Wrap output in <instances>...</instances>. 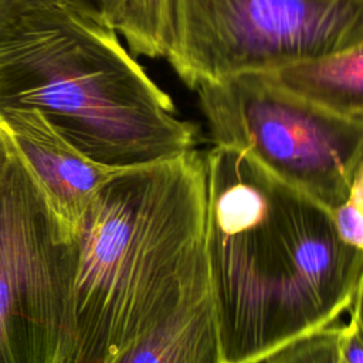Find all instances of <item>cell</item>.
Listing matches in <instances>:
<instances>
[{"label":"cell","mask_w":363,"mask_h":363,"mask_svg":"<svg viewBox=\"0 0 363 363\" xmlns=\"http://www.w3.org/2000/svg\"><path fill=\"white\" fill-rule=\"evenodd\" d=\"M206 162L204 251L225 363H261L349 309L363 251L332 211L240 150Z\"/></svg>","instance_id":"6da1fadb"},{"label":"cell","mask_w":363,"mask_h":363,"mask_svg":"<svg viewBox=\"0 0 363 363\" xmlns=\"http://www.w3.org/2000/svg\"><path fill=\"white\" fill-rule=\"evenodd\" d=\"M206 196V162L196 149L122 169L99 190L75 240L55 363H111L210 294Z\"/></svg>","instance_id":"7a4b0ae2"},{"label":"cell","mask_w":363,"mask_h":363,"mask_svg":"<svg viewBox=\"0 0 363 363\" xmlns=\"http://www.w3.org/2000/svg\"><path fill=\"white\" fill-rule=\"evenodd\" d=\"M118 31L78 0H24L0 28V109L34 108L79 152L128 169L196 149Z\"/></svg>","instance_id":"3957f363"},{"label":"cell","mask_w":363,"mask_h":363,"mask_svg":"<svg viewBox=\"0 0 363 363\" xmlns=\"http://www.w3.org/2000/svg\"><path fill=\"white\" fill-rule=\"evenodd\" d=\"M363 40V0H166L164 58L190 88Z\"/></svg>","instance_id":"277c9868"},{"label":"cell","mask_w":363,"mask_h":363,"mask_svg":"<svg viewBox=\"0 0 363 363\" xmlns=\"http://www.w3.org/2000/svg\"><path fill=\"white\" fill-rule=\"evenodd\" d=\"M194 91L216 145L242 152L329 211L345 203L363 166V122L257 72L204 82Z\"/></svg>","instance_id":"5b68a950"},{"label":"cell","mask_w":363,"mask_h":363,"mask_svg":"<svg viewBox=\"0 0 363 363\" xmlns=\"http://www.w3.org/2000/svg\"><path fill=\"white\" fill-rule=\"evenodd\" d=\"M74 245L11 143L0 180V363L57 362Z\"/></svg>","instance_id":"8992f818"},{"label":"cell","mask_w":363,"mask_h":363,"mask_svg":"<svg viewBox=\"0 0 363 363\" xmlns=\"http://www.w3.org/2000/svg\"><path fill=\"white\" fill-rule=\"evenodd\" d=\"M0 125L35 180L62 237L74 242L99 190L122 169L85 156L34 108H3Z\"/></svg>","instance_id":"52a82bcc"},{"label":"cell","mask_w":363,"mask_h":363,"mask_svg":"<svg viewBox=\"0 0 363 363\" xmlns=\"http://www.w3.org/2000/svg\"><path fill=\"white\" fill-rule=\"evenodd\" d=\"M111 363H225L210 294L180 306Z\"/></svg>","instance_id":"ba28073f"},{"label":"cell","mask_w":363,"mask_h":363,"mask_svg":"<svg viewBox=\"0 0 363 363\" xmlns=\"http://www.w3.org/2000/svg\"><path fill=\"white\" fill-rule=\"evenodd\" d=\"M257 74L328 111L363 122V40L323 58Z\"/></svg>","instance_id":"9c48e42d"},{"label":"cell","mask_w":363,"mask_h":363,"mask_svg":"<svg viewBox=\"0 0 363 363\" xmlns=\"http://www.w3.org/2000/svg\"><path fill=\"white\" fill-rule=\"evenodd\" d=\"M166 0H126L116 26L133 55H164Z\"/></svg>","instance_id":"30bf717a"},{"label":"cell","mask_w":363,"mask_h":363,"mask_svg":"<svg viewBox=\"0 0 363 363\" xmlns=\"http://www.w3.org/2000/svg\"><path fill=\"white\" fill-rule=\"evenodd\" d=\"M265 363H346L340 350V326L328 325L274 352Z\"/></svg>","instance_id":"8fae6325"},{"label":"cell","mask_w":363,"mask_h":363,"mask_svg":"<svg viewBox=\"0 0 363 363\" xmlns=\"http://www.w3.org/2000/svg\"><path fill=\"white\" fill-rule=\"evenodd\" d=\"M340 238L363 251V166L356 174L347 199L332 211Z\"/></svg>","instance_id":"7c38bea8"},{"label":"cell","mask_w":363,"mask_h":363,"mask_svg":"<svg viewBox=\"0 0 363 363\" xmlns=\"http://www.w3.org/2000/svg\"><path fill=\"white\" fill-rule=\"evenodd\" d=\"M340 350L346 363H363V332L352 319L340 326Z\"/></svg>","instance_id":"4fadbf2b"},{"label":"cell","mask_w":363,"mask_h":363,"mask_svg":"<svg viewBox=\"0 0 363 363\" xmlns=\"http://www.w3.org/2000/svg\"><path fill=\"white\" fill-rule=\"evenodd\" d=\"M84 4L88 10L95 13L101 20L111 24L112 27L116 26L122 17L126 0H78Z\"/></svg>","instance_id":"5bb4252c"},{"label":"cell","mask_w":363,"mask_h":363,"mask_svg":"<svg viewBox=\"0 0 363 363\" xmlns=\"http://www.w3.org/2000/svg\"><path fill=\"white\" fill-rule=\"evenodd\" d=\"M349 311H350V319L356 322L363 332V275L357 286V291L354 294V298L349 306Z\"/></svg>","instance_id":"9a60e30c"},{"label":"cell","mask_w":363,"mask_h":363,"mask_svg":"<svg viewBox=\"0 0 363 363\" xmlns=\"http://www.w3.org/2000/svg\"><path fill=\"white\" fill-rule=\"evenodd\" d=\"M10 153H11V140L6 133V130L3 129V126L0 125V180L7 167Z\"/></svg>","instance_id":"2e32d148"},{"label":"cell","mask_w":363,"mask_h":363,"mask_svg":"<svg viewBox=\"0 0 363 363\" xmlns=\"http://www.w3.org/2000/svg\"><path fill=\"white\" fill-rule=\"evenodd\" d=\"M20 1H24V0H0V28L7 20V17L11 14L14 6Z\"/></svg>","instance_id":"e0dca14e"}]
</instances>
